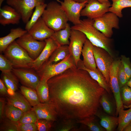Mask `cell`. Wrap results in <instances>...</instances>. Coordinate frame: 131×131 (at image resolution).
<instances>
[{"label": "cell", "instance_id": "cell-1", "mask_svg": "<svg viewBox=\"0 0 131 131\" xmlns=\"http://www.w3.org/2000/svg\"><path fill=\"white\" fill-rule=\"evenodd\" d=\"M49 101L61 118L81 120L95 115L105 90L86 71L76 66L47 81Z\"/></svg>", "mask_w": 131, "mask_h": 131}, {"label": "cell", "instance_id": "cell-2", "mask_svg": "<svg viewBox=\"0 0 131 131\" xmlns=\"http://www.w3.org/2000/svg\"><path fill=\"white\" fill-rule=\"evenodd\" d=\"M71 28L81 32L94 46L104 49L113 56L111 49V39L94 26L93 19L88 18L81 20L79 24L74 25Z\"/></svg>", "mask_w": 131, "mask_h": 131}, {"label": "cell", "instance_id": "cell-3", "mask_svg": "<svg viewBox=\"0 0 131 131\" xmlns=\"http://www.w3.org/2000/svg\"><path fill=\"white\" fill-rule=\"evenodd\" d=\"M41 17L47 25L54 31L65 28L68 21L60 4L54 1L47 4Z\"/></svg>", "mask_w": 131, "mask_h": 131}, {"label": "cell", "instance_id": "cell-4", "mask_svg": "<svg viewBox=\"0 0 131 131\" xmlns=\"http://www.w3.org/2000/svg\"><path fill=\"white\" fill-rule=\"evenodd\" d=\"M4 52V56L11 63L13 68L31 69L34 60L16 41L10 44Z\"/></svg>", "mask_w": 131, "mask_h": 131}, {"label": "cell", "instance_id": "cell-5", "mask_svg": "<svg viewBox=\"0 0 131 131\" xmlns=\"http://www.w3.org/2000/svg\"><path fill=\"white\" fill-rule=\"evenodd\" d=\"M76 66L73 56L71 54L61 61L56 63L46 61L36 71L40 79L47 81L51 78L60 74L68 69Z\"/></svg>", "mask_w": 131, "mask_h": 131}, {"label": "cell", "instance_id": "cell-6", "mask_svg": "<svg viewBox=\"0 0 131 131\" xmlns=\"http://www.w3.org/2000/svg\"><path fill=\"white\" fill-rule=\"evenodd\" d=\"M118 17L114 13L108 12L93 19V25L106 37L110 38L113 34V29L119 28Z\"/></svg>", "mask_w": 131, "mask_h": 131}, {"label": "cell", "instance_id": "cell-7", "mask_svg": "<svg viewBox=\"0 0 131 131\" xmlns=\"http://www.w3.org/2000/svg\"><path fill=\"white\" fill-rule=\"evenodd\" d=\"M93 51L97 68L102 73L110 86L109 72L115 60L113 56L104 49L95 46H93Z\"/></svg>", "mask_w": 131, "mask_h": 131}, {"label": "cell", "instance_id": "cell-8", "mask_svg": "<svg viewBox=\"0 0 131 131\" xmlns=\"http://www.w3.org/2000/svg\"><path fill=\"white\" fill-rule=\"evenodd\" d=\"M8 5L14 8L20 15L21 19L26 23L31 17L34 8L45 3V0H6Z\"/></svg>", "mask_w": 131, "mask_h": 131}, {"label": "cell", "instance_id": "cell-9", "mask_svg": "<svg viewBox=\"0 0 131 131\" xmlns=\"http://www.w3.org/2000/svg\"><path fill=\"white\" fill-rule=\"evenodd\" d=\"M16 41L34 60L39 56L46 45L45 41L35 39L28 32L18 38Z\"/></svg>", "mask_w": 131, "mask_h": 131}, {"label": "cell", "instance_id": "cell-10", "mask_svg": "<svg viewBox=\"0 0 131 131\" xmlns=\"http://www.w3.org/2000/svg\"><path fill=\"white\" fill-rule=\"evenodd\" d=\"M56 0L60 3L68 21L74 25L80 23L81 11L85 7L88 0L81 3L76 2L73 0H64L63 1L60 0Z\"/></svg>", "mask_w": 131, "mask_h": 131}, {"label": "cell", "instance_id": "cell-11", "mask_svg": "<svg viewBox=\"0 0 131 131\" xmlns=\"http://www.w3.org/2000/svg\"><path fill=\"white\" fill-rule=\"evenodd\" d=\"M121 59L115 60L111 67L109 72L110 87L115 99L116 104V116L118 115L119 110L124 108L121 97L120 88L118 82L117 73Z\"/></svg>", "mask_w": 131, "mask_h": 131}, {"label": "cell", "instance_id": "cell-12", "mask_svg": "<svg viewBox=\"0 0 131 131\" xmlns=\"http://www.w3.org/2000/svg\"><path fill=\"white\" fill-rule=\"evenodd\" d=\"M111 5L109 1L101 3L96 0H88L85 7L82 10L81 15L93 20L109 12Z\"/></svg>", "mask_w": 131, "mask_h": 131}, {"label": "cell", "instance_id": "cell-13", "mask_svg": "<svg viewBox=\"0 0 131 131\" xmlns=\"http://www.w3.org/2000/svg\"><path fill=\"white\" fill-rule=\"evenodd\" d=\"M87 39L85 35L81 32L71 29L69 48L76 67L79 61L81 60L80 57L82 50Z\"/></svg>", "mask_w": 131, "mask_h": 131}, {"label": "cell", "instance_id": "cell-14", "mask_svg": "<svg viewBox=\"0 0 131 131\" xmlns=\"http://www.w3.org/2000/svg\"><path fill=\"white\" fill-rule=\"evenodd\" d=\"M30 69L13 68L12 72L24 86L36 90L40 78L37 73Z\"/></svg>", "mask_w": 131, "mask_h": 131}, {"label": "cell", "instance_id": "cell-15", "mask_svg": "<svg viewBox=\"0 0 131 131\" xmlns=\"http://www.w3.org/2000/svg\"><path fill=\"white\" fill-rule=\"evenodd\" d=\"M46 45L39 56L34 60L31 66V69L38 70L44 63L50 57L53 52L60 45L52 37L44 41Z\"/></svg>", "mask_w": 131, "mask_h": 131}, {"label": "cell", "instance_id": "cell-16", "mask_svg": "<svg viewBox=\"0 0 131 131\" xmlns=\"http://www.w3.org/2000/svg\"><path fill=\"white\" fill-rule=\"evenodd\" d=\"M54 32L47 25L41 17L28 31V33L35 39L43 41L51 37Z\"/></svg>", "mask_w": 131, "mask_h": 131}, {"label": "cell", "instance_id": "cell-17", "mask_svg": "<svg viewBox=\"0 0 131 131\" xmlns=\"http://www.w3.org/2000/svg\"><path fill=\"white\" fill-rule=\"evenodd\" d=\"M38 119H44L53 122L56 121L58 116L54 106L49 101L40 103L33 107Z\"/></svg>", "mask_w": 131, "mask_h": 131}, {"label": "cell", "instance_id": "cell-18", "mask_svg": "<svg viewBox=\"0 0 131 131\" xmlns=\"http://www.w3.org/2000/svg\"><path fill=\"white\" fill-rule=\"evenodd\" d=\"M21 19L19 14L13 8L8 5L0 8V23L3 26L18 24Z\"/></svg>", "mask_w": 131, "mask_h": 131}, {"label": "cell", "instance_id": "cell-19", "mask_svg": "<svg viewBox=\"0 0 131 131\" xmlns=\"http://www.w3.org/2000/svg\"><path fill=\"white\" fill-rule=\"evenodd\" d=\"M93 45L87 38L83 46L82 54L83 57V64L87 68L96 70L97 68L93 54Z\"/></svg>", "mask_w": 131, "mask_h": 131}, {"label": "cell", "instance_id": "cell-20", "mask_svg": "<svg viewBox=\"0 0 131 131\" xmlns=\"http://www.w3.org/2000/svg\"><path fill=\"white\" fill-rule=\"evenodd\" d=\"M106 90L101 96L99 99V104L104 112L110 115L116 116V104L114 97Z\"/></svg>", "mask_w": 131, "mask_h": 131}, {"label": "cell", "instance_id": "cell-21", "mask_svg": "<svg viewBox=\"0 0 131 131\" xmlns=\"http://www.w3.org/2000/svg\"><path fill=\"white\" fill-rule=\"evenodd\" d=\"M99 109V108L95 115L99 118L101 126L106 131H115L118 125V117L108 115Z\"/></svg>", "mask_w": 131, "mask_h": 131}, {"label": "cell", "instance_id": "cell-22", "mask_svg": "<svg viewBox=\"0 0 131 131\" xmlns=\"http://www.w3.org/2000/svg\"><path fill=\"white\" fill-rule=\"evenodd\" d=\"M7 104L17 107L25 112L33 107L24 96L19 93L15 92L7 98Z\"/></svg>", "mask_w": 131, "mask_h": 131}, {"label": "cell", "instance_id": "cell-23", "mask_svg": "<svg viewBox=\"0 0 131 131\" xmlns=\"http://www.w3.org/2000/svg\"><path fill=\"white\" fill-rule=\"evenodd\" d=\"M77 67L79 69L87 71L92 78L96 81L109 94L112 93L110 87L101 72L98 69L92 70L86 68L84 65L82 60L81 59L78 62Z\"/></svg>", "mask_w": 131, "mask_h": 131}, {"label": "cell", "instance_id": "cell-24", "mask_svg": "<svg viewBox=\"0 0 131 131\" xmlns=\"http://www.w3.org/2000/svg\"><path fill=\"white\" fill-rule=\"evenodd\" d=\"M28 32L25 30L21 28L11 29L10 33L7 35L0 38V51L4 52L11 43Z\"/></svg>", "mask_w": 131, "mask_h": 131}, {"label": "cell", "instance_id": "cell-25", "mask_svg": "<svg viewBox=\"0 0 131 131\" xmlns=\"http://www.w3.org/2000/svg\"><path fill=\"white\" fill-rule=\"evenodd\" d=\"M71 31V27L69 24L67 23L64 28L55 31L51 37L60 46L69 45Z\"/></svg>", "mask_w": 131, "mask_h": 131}, {"label": "cell", "instance_id": "cell-26", "mask_svg": "<svg viewBox=\"0 0 131 131\" xmlns=\"http://www.w3.org/2000/svg\"><path fill=\"white\" fill-rule=\"evenodd\" d=\"M95 115L83 119L76 120L77 123H81L86 126L88 130L91 131H106V130L100 124Z\"/></svg>", "mask_w": 131, "mask_h": 131}, {"label": "cell", "instance_id": "cell-27", "mask_svg": "<svg viewBox=\"0 0 131 131\" xmlns=\"http://www.w3.org/2000/svg\"><path fill=\"white\" fill-rule=\"evenodd\" d=\"M2 80L8 90L11 91L10 95L13 94L17 90L18 79L12 71L2 72Z\"/></svg>", "mask_w": 131, "mask_h": 131}, {"label": "cell", "instance_id": "cell-28", "mask_svg": "<svg viewBox=\"0 0 131 131\" xmlns=\"http://www.w3.org/2000/svg\"><path fill=\"white\" fill-rule=\"evenodd\" d=\"M70 54L68 45L60 46L53 52L47 61L51 63H57Z\"/></svg>", "mask_w": 131, "mask_h": 131}, {"label": "cell", "instance_id": "cell-29", "mask_svg": "<svg viewBox=\"0 0 131 131\" xmlns=\"http://www.w3.org/2000/svg\"><path fill=\"white\" fill-rule=\"evenodd\" d=\"M20 90L21 94L33 107L41 103L35 90L22 86L20 87Z\"/></svg>", "mask_w": 131, "mask_h": 131}, {"label": "cell", "instance_id": "cell-30", "mask_svg": "<svg viewBox=\"0 0 131 131\" xmlns=\"http://www.w3.org/2000/svg\"><path fill=\"white\" fill-rule=\"evenodd\" d=\"M112 4L109 9V12H112L118 17H123L122 9L131 7V0H112Z\"/></svg>", "mask_w": 131, "mask_h": 131}, {"label": "cell", "instance_id": "cell-31", "mask_svg": "<svg viewBox=\"0 0 131 131\" xmlns=\"http://www.w3.org/2000/svg\"><path fill=\"white\" fill-rule=\"evenodd\" d=\"M36 90L41 103H44L49 101V90L47 81L44 79H40Z\"/></svg>", "mask_w": 131, "mask_h": 131}, {"label": "cell", "instance_id": "cell-32", "mask_svg": "<svg viewBox=\"0 0 131 131\" xmlns=\"http://www.w3.org/2000/svg\"><path fill=\"white\" fill-rule=\"evenodd\" d=\"M24 113L20 109L8 104L5 106V116L8 119L14 122H18Z\"/></svg>", "mask_w": 131, "mask_h": 131}, {"label": "cell", "instance_id": "cell-33", "mask_svg": "<svg viewBox=\"0 0 131 131\" xmlns=\"http://www.w3.org/2000/svg\"><path fill=\"white\" fill-rule=\"evenodd\" d=\"M119 123L117 128L118 131H123L125 127L131 123V107L124 110L120 109L118 113Z\"/></svg>", "mask_w": 131, "mask_h": 131}, {"label": "cell", "instance_id": "cell-34", "mask_svg": "<svg viewBox=\"0 0 131 131\" xmlns=\"http://www.w3.org/2000/svg\"><path fill=\"white\" fill-rule=\"evenodd\" d=\"M47 5V4L44 3L39 5L35 8L31 18L26 23L25 29L28 31L31 27L41 17Z\"/></svg>", "mask_w": 131, "mask_h": 131}, {"label": "cell", "instance_id": "cell-35", "mask_svg": "<svg viewBox=\"0 0 131 131\" xmlns=\"http://www.w3.org/2000/svg\"><path fill=\"white\" fill-rule=\"evenodd\" d=\"M121 98L124 108L131 107V88L126 84L120 88Z\"/></svg>", "mask_w": 131, "mask_h": 131}, {"label": "cell", "instance_id": "cell-36", "mask_svg": "<svg viewBox=\"0 0 131 131\" xmlns=\"http://www.w3.org/2000/svg\"><path fill=\"white\" fill-rule=\"evenodd\" d=\"M62 120L57 125L56 131H68L75 130L76 120L70 119L62 118Z\"/></svg>", "mask_w": 131, "mask_h": 131}, {"label": "cell", "instance_id": "cell-37", "mask_svg": "<svg viewBox=\"0 0 131 131\" xmlns=\"http://www.w3.org/2000/svg\"><path fill=\"white\" fill-rule=\"evenodd\" d=\"M38 119L36 113L32 108L24 112L17 122L19 124L35 123Z\"/></svg>", "mask_w": 131, "mask_h": 131}, {"label": "cell", "instance_id": "cell-38", "mask_svg": "<svg viewBox=\"0 0 131 131\" xmlns=\"http://www.w3.org/2000/svg\"><path fill=\"white\" fill-rule=\"evenodd\" d=\"M54 122L45 119H38L35 123L37 129L38 131H49Z\"/></svg>", "mask_w": 131, "mask_h": 131}, {"label": "cell", "instance_id": "cell-39", "mask_svg": "<svg viewBox=\"0 0 131 131\" xmlns=\"http://www.w3.org/2000/svg\"><path fill=\"white\" fill-rule=\"evenodd\" d=\"M13 68L11 63L5 56L0 55V70L2 72L12 71Z\"/></svg>", "mask_w": 131, "mask_h": 131}, {"label": "cell", "instance_id": "cell-40", "mask_svg": "<svg viewBox=\"0 0 131 131\" xmlns=\"http://www.w3.org/2000/svg\"><path fill=\"white\" fill-rule=\"evenodd\" d=\"M18 122L12 121L9 119L5 120L0 127V131H18Z\"/></svg>", "mask_w": 131, "mask_h": 131}, {"label": "cell", "instance_id": "cell-41", "mask_svg": "<svg viewBox=\"0 0 131 131\" xmlns=\"http://www.w3.org/2000/svg\"><path fill=\"white\" fill-rule=\"evenodd\" d=\"M121 60L128 80L131 77V63L130 58L123 55L121 56Z\"/></svg>", "mask_w": 131, "mask_h": 131}, {"label": "cell", "instance_id": "cell-42", "mask_svg": "<svg viewBox=\"0 0 131 131\" xmlns=\"http://www.w3.org/2000/svg\"><path fill=\"white\" fill-rule=\"evenodd\" d=\"M117 76L119 86L121 88L127 84L128 81L124 71L121 60L119 66Z\"/></svg>", "mask_w": 131, "mask_h": 131}, {"label": "cell", "instance_id": "cell-43", "mask_svg": "<svg viewBox=\"0 0 131 131\" xmlns=\"http://www.w3.org/2000/svg\"><path fill=\"white\" fill-rule=\"evenodd\" d=\"M17 128L18 131H38L35 123L23 124L18 123Z\"/></svg>", "mask_w": 131, "mask_h": 131}, {"label": "cell", "instance_id": "cell-44", "mask_svg": "<svg viewBox=\"0 0 131 131\" xmlns=\"http://www.w3.org/2000/svg\"><path fill=\"white\" fill-rule=\"evenodd\" d=\"M5 100L2 98L0 99V120L2 121L4 117L5 108Z\"/></svg>", "mask_w": 131, "mask_h": 131}, {"label": "cell", "instance_id": "cell-45", "mask_svg": "<svg viewBox=\"0 0 131 131\" xmlns=\"http://www.w3.org/2000/svg\"><path fill=\"white\" fill-rule=\"evenodd\" d=\"M0 93L2 95L8 94V90L5 86V84L1 79H0Z\"/></svg>", "mask_w": 131, "mask_h": 131}, {"label": "cell", "instance_id": "cell-46", "mask_svg": "<svg viewBox=\"0 0 131 131\" xmlns=\"http://www.w3.org/2000/svg\"><path fill=\"white\" fill-rule=\"evenodd\" d=\"M123 131H131V123L128 124L125 127Z\"/></svg>", "mask_w": 131, "mask_h": 131}, {"label": "cell", "instance_id": "cell-47", "mask_svg": "<svg viewBox=\"0 0 131 131\" xmlns=\"http://www.w3.org/2000/svg\"><path fill=\"white\" fill-rule=\"evenodd\" d=\"M127 84L131 88V77L128 81Z\"/></svg>", "mask_w": 131, "mask_h": 131}, {"label": "cell", "instance_id": "cell-48", "mask_svg": "<svg viewBox=\"0 0 131 131\" xmlns=\"http://www.w3.org/2000/svg\"><path fill=\"white\" fill-rule=\"evenodd\" d=\"M73 0L76 2H77L78 3H82L88 0Z\"/></svg>", "mask_w": 131, "mask_h": 131}, {"label": "cell", "instance_id": "cell-49", "mask_svg": "<svg viewBox=\"0 0 131 131\" xmlns=\"http://www.w3.org/2000/svg\"><path fill=\"white\" fill-rule=\"evenodd\" d=\"M87 0L88 1V0ZM96 0L98 1L101 3H103L105 2L109 1L107 0Z\"/></svg>", "mask_w": 131, "mask_h": 131}, {"label": "cell", "instance_id": "cell-50", "mask_svg": "<svg viewBox=\"0 0 131 131\" xmlns=\"http://www.w3.org/2000/svg\"></svg>", "mask_w": 131, "mask_h": 131}]
</instances>
